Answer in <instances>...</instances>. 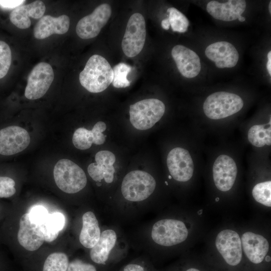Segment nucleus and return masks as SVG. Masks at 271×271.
Listing matches in <instances>:
<instances>
[{"instance_id":"e433bc0d","label":"nucleus","mask_w":271,"mask_h":271,"mask_svg":"<svg viewBox=\"0 0 271 271\" xmlns=\"http://www.w3.org/2000/svg\"><path fill=\"white\" fill-rule=\"evenodd\" d=\"M267 62L266 63V69L268 73L271 76V51H270L267 54Z\"/></svg>"},{"instance_id":"ddd939ff","label":"nucleus","mask_w":271,"mask_h":271,"mask_svg":"<svg viewBox=\"0 0 271 271\" xmlns=\"http://www.w3.org/2000/svg\"><path fill=\"white\" fill-rule=\"evenodd\" d=\"M237 169L235 162L230 157L220 155L213 166V177L217 188L223 192L232 187L236 180Z\"/></svg>"},{"instance_id":"bb28decb","label":"nucleus","mask_w":271,"mask_h":271,"mask_svg":"<svg viewBox=\"0 0 271 271\" xmlns=\"http://www.w3.org/2000/svg\"><path fill=\"white\" fill-rule=\"evenodd\" d=\"M69 263V259L66 254L54 252L46 259L43 271H67Z\"/></svg>"},{"instance_id":"f8f14e48","label":"nucleus","mask_w":271,"mask_h":271,"mask_svg":"<svg viewBox=\"0 0 271 271\" xmlns=\"http://www.w3.org/2000/svg\"><path fill=\"white\" fill-rule=\"evenodd\" d=\"M217 249L225 261L229 265L235 266L242 258L241 239L238 234L230 229L220 232L216 238Z\"/></svg>"},{"instance_id":"5701e85b","label":"nucleus","mask_w":271,"mask_h":271,"mask_svg":"<svg viewBox=\"0 0 271 271\" xmlns=\"http://www.w3.org/2000/svg\"><path fill=\"white\" fill-rule=\"evenodd\" d=\"M116 239L114 230L107 229L103 231L98 242L91 248L90 256L92 261L98 264H104L110 251L115 246Z\"/></svg>"},{"instance_id":"6e6552de","label":"nucleus","mask_w":271,"mask_h":271,"mask_svg":"<svg viewBox=\"0 0 271 271\" xmlns=\"http://www.w3.org/2000/svg\"><path fill=\"white\" fill-rule=\"evenodd\" d=\"M54 77V71L49 64L41 62L37 64L28 76L25 97L34 100L43 96L50 87Z\"/></svg>"},{"instance_id":"c85d7f7f","label":"nucleus","mask_w":271,"mask_h":271,"mask_svg":"<svg viewBox=\"0 0 271 271\" xmlns=\"http://www.w3.org/2000/svg\"><path fill=\"white\" fill-rule=\"evenodd\" d=\"M113 77L112 81L113 86L115 88H125L130 85V82L127 76L131 70L130 66L124 63H119L112 69Z\"/></svg>"},{"instance_id":"393cba45","label":"nucleus","mask_w":271,"mask_h":271,"mask_svg":"<svg viewBox=\"0 0 271 271\" xmlns=\"http://www.w3.org/2000/svg\"><path fill=\"white\" fill-rule=\"evenodd\" d=\"M65 224V219L61 213L49 214L45 221L39 224L44 235V240L51 242L56 239L59 231L63 228Z\"/></svg>"},{"instance_id":"aec40b11","label":"nucleus","mask_w":271,"mask_h":271,"mask_svg":"<svg viewBox=\"0 0 271 271\" xmlns=\"http://www.w3.org/2000/svg\"><path fill=\"white\" fill-rule=\"evenodd\" d=\"M241 242L246 256L254 263L262 262L268 251L267 240L259 234L245 232L241 236Z\"/></svg>"},{"instance_id":"b1692460","label":"nucleus","mask_w":271,"mask_h":271,"mask_svg":"<svg viewBox=\"0 0 271 271\" xmlns=\"http://www.w3.org/2000/svg\"><path fill=\"white\" fill-rule=\"evenodd\" d=\"M100 234L95 214L91 211L85 213L82 216V227L79 235L81 244L86 248H91L99 240Z\"/></svg>"},{"instance_id":"ea45409f","label":"nucleus","mask_w":271,"mask_h":271,"mask_svg":"<svg viewBox=\"0 0 271 271\" xmlns=\"http://www.w3.org/2000/svg\"><path fill=\"white\" fill-rule=\"evenodd\" d=\"M186 271H200V270L196 268H189Z\"/></svg>"},{"instance_id":"72a5a7b5","label":"nucleus","mask_w":271,"mask_h":271,"mask_svg":"<svg viewBox=\"0 0 271 271\" xmlns=\"http://www.w3.org/2000/svg\"><path fill=\"white\" fill-rule=\"evenodd\" d=\"M67 271H96V269L93 265L77 259L69 263Z\"/></svg>"},{"instance_id":"7ed1b4c3","label":"nucleus","mask_w":271,"mask_h":271,"mask_svg":"<svg viewBox=\"0 0 271 271\" xmlns=\"http://www.w3.org/2000/svg\"><path fill=\"white\" fill-rule=\"evenodd\" d=\"M243 101L237 94L219 91L209 95L203 103V111L209 118L219 119L227 117L240 111Z\"/></svg>"},{"instance_id":"f257e3e1","label":"nucleus","mask_w":271,"mask_h":271,"mask_svg":"<svg viewBox=\"0 0 271 271\" xmlns=\"http://www.w3.org/2000/svg\"><path fill=\"white\" fill-rule=\"evenodd\" d=\"M113 70L102 56L95 54L88 59L79 74L81 85L88 91L99 93L105 90L112 83Z\"/></svg>"},{"instance_id":"2f4dec72","label":"nucleus","mask_w":271,"mask_h":271,"mask_svg":"<svg viewBox=\"0 0 271 271\" xmlns=\"http://www.w3.org/2000/svg\"><path fill=\"white\" fill-rule=\"evenodd\" d=\"M15 181L8 177L0 176V198H9L16 193Z\"/></svg>"},{"instance_id":"cd10ccee","label":"nucleus","mask_w":271,"mask_h":271,"mask_svg":"<svg viewBox=\"0 0 271 271\" xmlns=\"http://www.w3.org/2000/svg\"><path fill=\"white\" fill-rule=\"evenodd\" d=\"M169 13V21L170 26L174 32H186L189 25L187 17L175 8H170L167 10Z\"/></svg>"},{"instance_id":"79ce46f5","label":"nucleus","mask_w":271,"mask_h":271,"mask_svg":"<svg viewBox=\"0 0 271 271\" xmlns=\"http://www.w3.org/2000/svg\"><path fill=\"white\" fill-rule=\"evenodd\" d=\"M268 11L270 14H271V1L269 2L268 5Z\"/></svg>"},{"instance_id":"0eeeda50","label":"nucleus","mask_w":271,"mask_h":271,"mask_svg":"<svg viewBox=\"0 0 271 271\" xmlns=\"http://www.w3.org/2000/svg\"><path fill=\"white\" fill-rule=\"evenodd\" d=\"M146 37V22L143 16L134 13L129 18L123 36L121 48L124 54L133 57L142 50Z\"/></svg>"},{"instance_id":"1a4fd4ad","label":"nucleus","mask_w":271,"mask_h":271,"mask_svg":"<svg viewBox=\"0 0 271 271\" xmlns=\"http://www.w3.org/2000/svg\"><path fill=\"white\" fill-rule=\"evenodd\" d=\"M111 15V9L107 4L98 6L90 15L78 22L76 32L81 39H88L97 36L106 25Z\"/></svg>"},{"instance_id":"39448f33","label":"nucleus","mask_w":271,"mask_h":271,"mask_svg":"<svg viewBox=\"0 0 271 271\" xmlns=\"http://www.w3.org/2000/svg\"><path fill=\"white\" fill-rule=\"evenodd\" d=\"M156 186L155 179L149 173L140 170L132 171L123 179L121 193L128 201H142L153 193Z\"/></svg>"},{"instance_id":"6ab92c4d","label":"nucleus","mask_w":271,"mask_h":271,"mask_svg":"<svg viewBox=\"0 0 271 271\" xmlns=\"http://www.w3.org/2000/svg\"><path fill=\"white\" fill-rule=\"evenodd\" d=\"M69 26L70 19L66 15L58 17L45 15L36 24L34 35L36 39H44L54 34H64L68 31Z\"/></svg>"},{"instance_id":"49530a36","label":"nucleus","mask_w":271,"mask_h":271,"mask_svg":"<svg viewBox=\"0 0 271 271\" xmlns=\"http://www.w3.org/2000/svg\"><path fill=\"white\" fill-rule=\"evenodd\" d=\"M165 183H166V185H168L167 182L166 181Z\"/></svg>"},{"instance_id":"20e7f679","label":"nucleus","mask_w":271,"mask_h":271,"mask_svg":"<svg viewBox=\"0 0 271 271\" xmlns=\"http://www.w3.org/2000/svg\"><path fill=\"white\" fill-rule=\"evenodd\" d=\"M165 111V104L161 100L144 99L130 105V121L138 129H148L162 118Z\"/></svg>"},{"instance_id":"a211bd4d","label":"nucleus","mask_w":271,"mask_h":271,"mask_svg":"<svg viewBox=\"0 0 271 271\" xmlns=\"http://www.w3.org/2000/svg\"><path fill=\"white\" fill-rule=\"evenodd\" d=\"M246 6V2L243 0H230L225 3L212 1L207 4L206 10L214 18L229 22L241 16Z\"/></svg>"},{"instance_id":"58836bf2","label":"nucleus","mask_w":271,"mask_h":271,"mask_svg":"<svg viewBox=\"0 0 271 271\" xmlns=\"http://www.w3.org/2000/svg\"><path fill=\"white\" fill-rule=\"evenodd\" d=\"M238 19L240 22H244L245 20V18L242 17V16H239Z\"/></svg>"},{"instance_id":"9d476101","label":"nucleus","mask_w":271,"mask_h":271,"mask_svg":"<svg viewBox=\"0 0 271 271\" xmlns=\"http://www.w3.org/2000/svg\"><path fill=\"white\" fill-rule=\"evenodd\" d=\"M168 168L171 176L179 182H186L192 177L194 164L189 152L177 147L168 154L167 159Z\"/></svg>"},{"instance_id":"c756f323","label":"nucleus","mask_w":271,"mask_h":271,"mask_svg":"<svg viewBox=\"0 0 271 271\" xmlns=\"http://www.w3.org/2000/svg\"><path fill=\"white\" fill-rule=\"evenodd\" d=\"M253 197L257 202L267 207L271 206V181L257 184L252 191Z\"/></svg>"},{"instance_id":"2eb2a0df","label":"nucleus","mask_w":271,"mask_h":271,"mask_svg":"<svg viewBox=\"0 0 271 271\" xmlns=\"http://www.w3.org/2000/svg\"><path fill=\"white\" fill-rule=\"evenodd\" d=\"M205 54L217 68H232L237 63L239 54L235 47L226 41L212 43L206 48Z\"/></svg>"},{"instance_id":"a19ab883","label":"nucleus","mask_w":271,"mask_h":271,"mask_svg":"<svg viewBox=\"0 0 271 271\" xmlns=\"http://www.w3.org/2000/svg\"><path fill=\"white\" fill-rule=\"evenodd\" d=\"M265 260L268 262V261H270V257L269 256H267L265 257Z\"/></svg>"},{"instance_id":"7c9ffc66","label":"nucleus","mask_w":271,"mask_h":271,"mask_svg":"<svg viewBox=\"0 0 271 271\" xmlns=\"http://www.w3.org/2000/svg\"><path fill=\"white\" fill-rule=\"evenodd\" d=\"M12 62V53L10 46L0 40V79L8 73Z\"/></svg>"},{"instance_id":"423d86ee","label":"nucleus","mask_w":271,"mask_h":271,"mask_svg":"<svg viewBox=\"0 0 271 271\" xmlns=\"http://www.w3.org/2000/svg\"><path fill=\"white\" fill-rule=\"evenodd\" d=\"M188 231L184 222L180 220L165 219L156 222L152 229L151 236L156 243L170 246L184 241Z\"/></svg>"},{"instance_id":"4468645a","label":"nucleus","mask_w":271,"mask_h":271,"mask_svg":"<svg viewBox=\"0 0 271 271\" xmlns=\"http://www.w3.org/2000/svg\"><path fill=\"white\" fill-rule=\"evenodd\" d=\"M180 73L185 77L192 78L197 76L201 69L200 59L198 55L188 48L178 45L171 51Z\"/></svg>"},{"instance_id":"a878e982","label":"nucleus","mask_w":271,"mask_h":271,"mask_svg":"<svg viewBox=\"0 0 271 271\" xmlns=\"http://www.w3.org/2000/svg\"><path fill=\"white\" fill-rule=\"evenodd\" d=\"M266 124H256L251 126L248 131V140L254 146L262 147L271 145L270 126L265 128Z\"/></svg>"},{"instance_id":"412c9836","label":"nucleus","mask_w":271,"mask_h":271,"mask_svg":"<svg viewBox=\"0 0 271 271\" xmlns=\"http://www.w3.org/2000/svg\"><path fill=\"white\" fill-rule=\"evenodd\" d=\"M45 10L44 3L41 1H36L14 9L10 14V20L17 28L26 29L31 26L30 17L35 19H41Z\"/></svg>"},{"instance_id":"dca6fc26","label":"nucleus","mask_w":271,"mask_h":271,"mask_svg":"<svg viewBox=\"0 0 271 271\" xmlns=\"http://www.w3.org/2000/svg\"><path fill=\"white\" fill-rule=\"evenodd\" d=\"M19 224L18 240L20 245L31 251L39 248L45 241L40 225L31 221L29 213L21 216Z\"/></svg>"},{"instance_id":"c03bdc74","label":"nucleus","mask_w":271,"mask_h":271,"mask_svg":"<svg viewBox=\"0 0 271 271\" xmlns=\"http://www.w3.org/2000/svg\"><path fill=\"white\" fill-rule=\"evenodd\" d=\"M219 199V198H216L215 199L216 201H218Z\"/></svg>"},{"instance_id":"4c0bfd02","label":"nucleus","mask_w":271,"mask_h":271,"mask_svg":"<svg viewBox=\"0 0 271 271\" xmlns=\"http://www.w3.org/2000/svg\"><path fill=\"white\" fill-rule=\"evenodd\" d=\"M161 26L162 27L166 30H168L169 29L170 25L168 18H166L162 21Z\"/></svg>"},{"instance_id":"f03ea898","label":"nucleus","mask_w":271,"mask_h":271,"mask_svg":"<svg viewBox=\"0 0 271 271\" xmlns=\"http://www.w3.org/2000/svg\"><path fill=\"white\" fill-rule=\"evenodd\" d=\"M53 174L57 187L67 193L78 192L87 184V178L84 171L68 159L58 161L54 166Z\"/></svg>"},{"instance_id":"9b49d317","label":"nucleus","mask_w":271,"mask_h":271,"mask_svg":"<svg viewBox=\"0 0 271 271\" xmlns=\"http://www.w3.org/2000/svg\"><path fill=\"white\" fill-rule=\"evenodd\" d=\"M30 143L28 132L19 126H10L0 130V154L13 155L24 150Z\"/></svg>"},{"instance_id":"f3484780","label":"nucleus","mask_w":271,"mask_h":271,"mask_svg":"<svg viewBox=\"0 0 271 271\" xmlns=\"http://www.w3.org/2000/svg\"><path fill=\"white\" fill-rule=\"evenodd\" d=\"M96 163L90 164L88 173L95 181L100 182L104 179L107 183H111L114 179L115 169L113 166L115 162L114 155L109 151H101L95 156Z\"/></svg>"},{"instance_id":"c9c22d12","label":"nucleus","mask_w":271,"mask_h":271,"mask_svg":"<svg viewBox=\"0 0 271 271\" xmlns=\"http://www.w3.org/2000/svg\"><path fill=\"white\" fill-rule=\"evenodd\" d=\"M123 271H144V269L140 265L129 264L125 266Z\"/></svg>"},{"instance_id":"4be33fe9","label":"nucleus","mask_w":271,"mask_h":271,"mask_svg":"<svg viewBox=\"0 0 271 271\" xmlns=\"http://www.w3.org/2000/svg\"><path fill=\"white\" fill-rule=\"evenodd\" d=\"M106 128V124L103 121L96 123L91 130L79 127L74 132L73 144L77 149L82 150L89 149L92 144L102 145L105 142L106 137L102 132Z\"/></svg>"},{"instance_id":"37998d69","label":"nucleus","mask_w":271,"mask_h":271,"mask_svg":"<svg viewBox=\"0 0 271 271\" xmlns=\"http://www.w3.org/2000/svg\"><path fill=\"white\" fill-rule=\"evenodd\" d=\"M202 210H200L198 211V214L200 215L201 214H202Z\"/></svg>"},{"instance_id":"f704fd0d","label":"nucleus","mask_w":271,"mask_h":271,"mask_svg":"<svg viewBox=\"0 0 271 271\" xmlns=\"http://www.w3.org/2000/svg\"><path fill=\"white\" fill-rule=\"evenodd\" d=\"M25 1H7L0 0V7L4 9H15L24 3Z\"/></svg>"},{"instance_id":"a18cd8bd","label":"nucleus","mask_w":271,"mask_h":271,"mask_svg":"<svg viewBox=\"0 0 271 271\" xmlns=\"http://www.w3.org/2000/svg\"><path fill=\"white\" fill-rule=\"evenodd\" d=\"M172 178V177H171V175H170V176H169V179H171Z\"/></svg>"},{"instance_id":"473e14b6","label":"nucleus","mask_w":271,"mask_h":271,"mask_svg":"<svg viewBox=\"0 0 271 271\" xmlns=\"http://www.w3.org/2000/svg\"><path fill=\"white\" fill-rule=\"evenodd\" d=\"M29 213L31 221L39 225L44 222L49 215L47 210L40 205L33 207Z\"/></svg>"}]
</instances>
